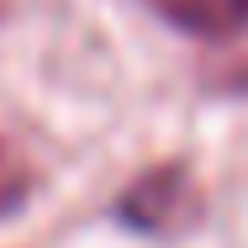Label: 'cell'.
<instances>
[{
  "mask_svg": "<svg viewBox=\"0 0 248 248\" xmlns=\"http://www.w3.org/2000/svg\"><path fill=\"white\" fill-rule=\"evenodd\" d=\"M185 37H232L248 27V0H143Z\"/></svg>",
  "mask_w": 248,
  "mask_h": 248,
  "instance_id": "cell-2",
  "label": "cell"
},
{
  "mask_svg": "<svg viewBox=\"0 0 248 248\" xmlns=\"http://www.w3.org/2000/svg\"><path fill=\"white\" fill-rule=\"evenodd\" d=\"M196 211H201V196L185 164H158L148 174H138L116 201V217L138 232H180Z\"/></svg>",
  "mask_w": 248,
  "mask_h": 248,
  "instance_id": "cell-1",
  "label": "cell"
},
{
  "mask_svg": "<svg viewBox=\"0 0 248 248\" xmlns=\"http://www.w3.org/2000/svg\"><path fill=\"white\" fill-rule=\"evenodd\" d=\"M27 196H32V169H27L21 153L0 138V217H11Z\"/></svg>",
  "mask_w": 248,
  "mask_h": 248,
  "instance_id": "cell-3",
  "label": "cell"
}]
</instances>
